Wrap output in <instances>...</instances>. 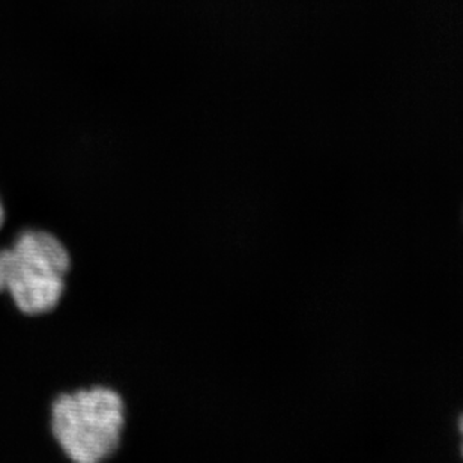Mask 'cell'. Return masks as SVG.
Here are the masks:
<instances>
[{
  "instance_id": "3",
  "label": "cell",
  "mask_w": 463,
  "mask_h": 463,
  "mask_svg": "<svg viewBox=\"0 0 463 463\" xmlns=\"http://www.w3.org/2000/svg\"><path fill=\"white\" fill-rule=\"evenodd\" d=\"M4 220H5L4 205H2V201H0V228H2V224H4Z\"/></svg>"
},
{
  "instance_id": "1",
  "label": "cell",
  "mask_w": 463,
  "mask_h": 463,
  "mask_svg": "<svg viewBox=\"0 0 463 463\" xmlns=\"http://www.w3.org/2000/svg\"><path fill=\"white\" fill-rule=\"evenodd\" d=\"M128 429V403L119 388L85 383L59 392L49 406V430L67 463H109Z\"/></svg>"
},
{
  "instance_id": "2",
  "label": "cell",
  "mask_w": 463,
  "mask_h": 463,
  "mask_svg": "<svg viewBox=\"0 0 463 463\" xmlns=\"http://www.w3.org/2000/svg\"><path fill=\"white\" fill-rule=\"evenodd\" d=\"M70 268V251L58 236L23 231L11 247L0 250V292L26 317L50 315L62 303Z\"/></svg>"
},
{
  "instance_id": "4",
  "label": "cell",
  "mask_w": 463,
  "mask_h": 463,
  "mask_svg": "<svg viewBox=\"0 0 463 463\" xmlns=\"http://www.w3.org/2000/svg\"><path fill=\"white\" fill-rule=\"evenodd\" d=\"M460 433H462V451H463V417L460 420Z\"/></svg>"
}]
</instances>
